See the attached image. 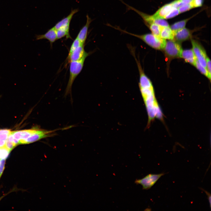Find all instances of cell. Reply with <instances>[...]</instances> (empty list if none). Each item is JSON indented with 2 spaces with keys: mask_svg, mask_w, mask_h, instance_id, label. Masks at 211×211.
Listing matches in <instances>:
<instances>
[{
  "mask_svg": "<svg viewBox=\"0 0 211 211\" xmlns=\"http://www.w3.org/2000/svg\"><path fill=\"white\" fill-rule=\"evenodd\" d=\"M139 87L147 111L148 125L155 118L163 120V113L155 97L153 86Z\"/></svg>",
  "mask_w": 211,
  "mask_h": 211,
  "instance_id": "obj_1",
  "label": "cell"
},
{
  "mask_svg": "<svg viewBox=\"0 0 211 211\" xmlns=\"http://www.w3.org/2000/svg\"><path fill=\"white\" fill-rule=\"evenodd\" d=\"M113 28L122 32L136 37L142 40L150 47L156 50H163L166 45V40L158 38L152 33H147L143 35L133 34L125 30H122L117 27H113Z\"/></svg>",
  "mask_w": 211,
  "mask_h": 211,
  "instance_id": "obj_2",
  "label": "cell"
},
{
  "mask_svg": "<svg viewBox=\"0 0 211 211\" xmlns=\"http://www.w3.org/2000/svg\"><path fill=\"white\" fill-rule=\"evenodd\" d=\"M89 53L85 55L80 60L70 62L69 76L68 84L66 89L65 95L71 93L74 81L82 70L85 60L89 55Z\"/></svg>",
  "mask_w": 211,
  "mask_h": 211,
  "instance_id": "obj_3",
  "label": "cell"
},
{
  "mask_svg": "<svg viewBox=\"0 0 211 211\" xmlns=\"http://www.w3.org/2000/svg\"><path fill=\"white\" fill-rule=\"evenodd\" d=\"M166 57L171 59L176 58H181L183 50L180 43L173 40L166 41L164 48Z\"/></svg>",
  "mask_w": 211,
  "mask_h": 211,
  "instance_id": "obj_4",
  "label": "cell"
},
{
  "mask_svg": "<svg viewBox=\"0 0 211 211\" xmlns=\"http://www.w3.org/2000/svg\"><path fill=\"white\" fill-rule=\"evenodd\" d=\"M191 42L192 50L197 60L202 66L206 68V58L207 56L205 50L197 40L191 39Z\"/></svg>",
  "mask_w": 211,
  "mask_h": 211,
  "instance_id": "obj_5",
  "label": "cell"
},
{
  "mask_svg": "<svg viewBox=\"0 0 211 211\" xmlns=\"http://www.w3.org/2000/svg\"><path fill=\"white\" fill-rule=\"evenodd\" d=\"M164 174V173L158 174H149L141 179L136 180L135 183L141 185L143 189L148 190Z\"/></svg>",
  "mask_w": 211,
  "mask_h": 211,
  "instance_id": "obj_6",
  "label": "cell"
},
{
  "mask_svg": "<svg viewBox=\"0 0 211 211\" xmlns=\"http://www.w3.org/2000/svg\"><path fill=\"white\" fill-rule=\"evenodd\" d=\"M193 30L184 28L174 32L173 40L180 43L190 39L192 35Z\"/></svg>",
  "mask_w": 211,
  "mask_h": 211,
  "instance_id": "obj_7",
  "label": "cell"
},
{
  "mask_svg": "<svg viewBox=\"0 0 211 211\" xmlns=\"http://www.w3.org/2000/svg\"><path fill=\"white\" fill-rule=\"evenodd\" d=\"M88 53L85 51L84 45H81L71 53L68 55L67 57L68 61L70 62H71L79 60Z\"/></svg>",
  "mask_w": 211,
  "mask_h": 211,
  "instance_id": "obj_8",
  "label": "cell"
},
{
  "mask_svg": "<svg viewBox=\"0 0 211 211\" xmlns=\"http://www.w3.org/2000/svg\"><path fill=\"white\" fill-rule=\"evenodd\" d=\"M86 21L85 25L82 28L76 38L82 45H84L86 39L88 28L92 21L91 18L87 14Z\"/></svg>",
  "mask_w": 211,
  "mask_h": 211,
  "instance_id": "obj_9",
  "label": "cell"
},
{
  "mask_svg": "<svg viewBox=\"0 0 211 211\" xmlns=\"http://www.w3.org/2000/svg\"><path fill=\"white\" fill-rule=\"evenodd\" d=\"M36 40L46 39L49 40L51 45L57 40L56 30L54 27L49 30L45 34L37 35L35 36Z\"/></svg>",
  "mask_w": 211,
  "mask_h": 211,
  "instance_id": "obj_10",
  "label": "cell"
},
{
  "mask_svg": "<svg viewBox=\"0 0 211 211\" xmlns=\"http://www.w3.org/2000/svg\"><path fill=\"white\" fill-rule=\"evenodd\" d=\"M78 11V9L72 10L70 13L67 16L58 22L53 27L57 30L62 27L69 26L73 16Z\"/></svg>",
  "mask_w": 211,
  "mask_h": 211,
  "instance_id": "obj_11",
  "label": "cell"
},
{
  "mask_svg": "<svg viewBox=\"0 0 211 211\" xmlns=\"http://www.w3.org/2000/svg\"><path fill=\"white\" fill-rule=\"evenodd\" d=\"M182 58L186 62L195 66L197 60L192 49L183 50Z\"/></svg>",
  "mask_w": 211,
  "mask_h": 211,
  "instance_id": "obj_12",
  "label": "cell"
},
{
  "mask_svg": "<svg viewBox=\"0 0 211 211\" xmlns=\"http://www.w3.org/2000/svg\"><path fill=\"white\" fill-rule=\"evenodd\" d=\"M172 7L171 3L165 4L160 8L153 15L156 17L164 19Z\"/></svg>",
  "mask_w": 211,
  "mask_h": 211,
  "instance_id": "obj_13",
  "label": "cell"
},
{
  "mask_svg": "<svg viewBox=\"0 0 211 211\" xmlns=\"http://www.w3.org/2000/svg\"><path fill=\"white\" fill-rule=\"evenodd\" d=\"M174 33L172 30L170 26H161L160 38L169 40H173Z\"/></svg>",
  "mask_w": 211,
  "mask_h": 211,
  "instance_id": "obj_14",
  "label": "cell"
},
{
  "mask_svg": "<svg viewBox=\"0 0 211 211\" xmlns=\"http://www.w3.org/2000/svg\"><path fill=\"white\" fill-rule=\"evenodd\" d=\"M191 17L176 22L172 24L170 27L174 33L184 28L187 22Z\"/></svg>",
  "mask_w": 211,
  "mask_h": 211,
  "instance_id": "obj_15",
  "label": "cell"
},
{
  "mask_svg": "<svg viewBox=\"0 0 211 211\" xmlns=\"http://www.w3.org/2000/svg\"><path fill=\"white\" fill-rule=\"evenodd\" d=\"M147 26L153 35L158 38H160L161 26L154 23L150 24Z\"/></svg>",
  "mask_w": 211,
  "mask_h": 211,
  "instance_id": "obj_16",
  "label": "cell"
},
{
  "mask_svg": "<svg viewBox=\"0 0 211 211\" xmlns=\"http://www.w3.org/2000/svg\"><path fill=\"white\" fill-rule=\"evenodd\" d=\"M36 129H32L22 130V136L21 139L19 141V144L24 140L29 137L35 131Z\"/></svg>",
  "mask_w": 211,
  "mask_h": 211,
  "instance_id": "obj_17",
  "label": "cell"
},
{
  "mask_svg": "<svg viewBox=\"0 0 211 211\" xmlns=\"http://www.w3.org/2000/svg\"><path fill=\"white\" fill-rule=\"evenodd\" d=\"M195 67L203 74L207 77L210 80L211 76L209 74L206 68L202 66L197 60Z\"/></svg>",
  "mask_w": 211,
  "mask_h": 211,
  "instance_id": "obj_18",
  "label": "cell"
},
{
  "mask_svg": "<svg viewBox=\"0 0 211 211\" xmlns=\"http://www.w3.org/2000/svg\"><path fill=\"white\" fill-rule=\"evenodd\" d=\"M57 39H61L65 36L67 38H71L69 33L62 28H60L56 30Z\"/></svg>",
  "mask_w": 211,
  "mask_h": 211,
  "instance_id": "obj_19",
  "label": "cell"
},
{
  "mask_svg": "<svg viewBox=\"0 0 211 211\" xmlns=\"http://www.w3.org/2000/svg\"><path fill=\"white\" fill-rule=\"evenodd\" d=\"M11 131L8 129H0V140L6 141Z\"/></svg>",
  "mask_w": 211,
  "mask_h": 211,
  "instance_id": "obj_20",
  "label": "cell"
},
{
  "mask_svg": "<svg viewBox=\"0 0 211 211\" xmlns=\"http://www.w3.org/2000/svg\"><path fill=\"white\" fill-rule=\"evenodd\" d=\"M180 13L178 8L173 7L166 16L164 19H170L177 16Z\"/></svg>",
  "mask_w": 211,
  "mask_h": 211,
  "instance_id": "obj_21",
  "label": "cell"
},
{
  "mask_svg": "<svg viewBox=\"0 0 211 211\" xmlns=\"http://www.w3.org/2000/svg\"><path fill=\"white\" fill-rule=\"evenodd\" d=\"M81 45H84L82 44L79 40L76 37L75 39L74 40L71 45L68 55H69L77 47Z\"/></svg>",
  "mask_w": 211,
  "mask_h": 211,
  "instance_id": "obj_22",
  "label": "cell"
},
{
  "mask_svg": "<svg viewBox=\"0 0 211 211\" xmlns=\"http://www.w3.org/2000/svg\"><path fill=\"white\" fill-rule=\"evenodd\" d=\"M10 152L5 147L0 148V159H6Z\"/></svg>",
  "mask_w": 211,
  "mask_h": 211,
  "instance_id": "obj_23",
  "label": "cell"
},
{
  "mask_svg": "<svg viewBox=\"0 0 211 211\" xmlns=\"http://www.w3.org/2000/svg\"><path fill=\"white\" fill-rule=\"evenodd\" d=\"M193 8L190 3L189 4H184L178 9L180 13L186 12Z\"/></svg>",
  "mask_w": 211,
  "mask_h": 211,
  "instance_id": "obj_24",
  "label": "cell"
},
{
  "mask_svg": "<svg viewBox=\"0 0 211 211\" xmlns=\"http://www.w3.org/2000/svg\"><path fill=\"white\" fill-rule=\"evenodd\" d=\"M16 146L13 142L8 139L6 140L5 147L10 152Z\"/></svg>",
  "mask_w": 211,
  "mask_h": 211,
  "instance_id": "obj_25",
  "label": "cell"
},
{
  "mask_svg": "<svg viewBox=\"0 0 211 211\" xmlns=\"http://www.w3.org/2000/svg\"><path fill=\"white\" fill-rule=\"evenodd\" d=\"M22 132V130L11 131V134L14 138L19 141L21 139Z\"/></svg>",
  "mask_w": 211,
  "mask_h": 211,
  "instance_id": "obj_26",
  "label": "cell"
},
{
  "mask_svg": "<svg viewBox=\"0 0 211 211\" xmlns=\"http://www.w3.org/2000/svg\"><path fill=\"white\" fill-rule=\"evenodd\" d=\"M204 0H193L191 4L193 8L201 6L203 3Z\"/></svg>",
  "mask_w": 211,
  "mask_h": 211,
  "instance_id": "obj_27",
  "label": "cell"
},
{
  "mask_svg": "<svg viewBox=\"0 0 211 211\" xmlns=\"http://www.w3.org/2000/svg\"><path fill=\"white\" fill-rule=\"evenodd\" d=\"M171 3L173 7L177 8L184 4L179 0H175Z\"/></svg>",
  "mask_w": 211,
  "mask_h": 211,
  "instance_id": "obj_28",
  "label": "cell"
},
{
  "mask_svg": "<svg viewBox=\"0 0 211 211\" xmlns=\"http://www.w3.org/2000/svg\"><path fill=\"white\" fill-rule=\"evenodd\" d=\"M6 159H2L0 163V178L5 169Z\"/></svg>",
  "mask_w": 211,
  "mask_h": 211,
  "instance_id": "obj_29",
  "label": "cell"
},
{
  "mask_svg": "<svg viewBox=\"0 0 211 211\" xmlns=\"http://www.w3.org/2000/svg\"><path fill=\"white\" fill-rule=\"evenodd\" d=\"M206 68L210 75L211 76V61L209 57L206 58Z\"/></svg>",
  "mask_w": 211,
  "mask_h": 211,
  "instance_id": "obj_30",
  "label": "cell"
},
{
  "mask_svg": "<svg viewBox=\"0 0 211 211\" xmlns=\"http://www.w3.org/2000/svg\"><path fill=\"white\" fill-rule=\"evenodd\" d=\"M200 189L202 190H203V191H204L207 195V198L208 200V201L209 202L210 206V208H211V194L210 193L203 188H201Z\"/></svg>",
  "mask_w": 211,
  "mask_h": 211,
  "instance_id": "obj_31",
  "label": "cell"
},
{
  "mask_svg": "<svg viewBox=\"0 0 211 211\" xmlns=\"http://www.w3.org/2000/svg\"><path fill=\"white\" fill-rule=\"evenodd\" d=\"M182 3L184 4H190L192 2L193 0H179Z\"/></svg>",
  "mask_w": 211,
  "mask_h": 211,
  "instance_id": "obj_32",
  "label": "cell"
},
{
  "mask_svg": "<svg viewBox=\"0 0 211 211\" xmlns=\"http://www.w3.org/2000/svg\"><path fill=\"white\" fill-rule=\"evenodd\" d=\"M6 141L0 140V148L5 147Z\"/></svg>",
  "mask_w": 211,
  "mask_h": 211,
  "instance_id": "obj_33",
  "label": "cell"
},
{
  "mask_svg": "<svg viewBox=\"0 0 211 211\" xmlns=\"http://www.w3.org/2000/svg\"><path fill=\"white\" fill-rule=\"evenodd\" d=\"M14 190H12L11 191H10V192H9L8 193H6V194H5V195H3L2 196L0 197V201H1V200L6 195H7V194H8V193H9L10 192H12V191H14Z\"/></svg>",
  "mask_w": 211,
  "mask_h": 211,
  "instance_id": "obj_34",
  "label": "cell"
},
{
  "mask_svg": "<svg viewBox=\"0 0 211 211\" xmlns=\"http://www.w3.org/2000/svg\"><path fill=\"white\" fill-rule=\"evenodd\" d=\"M0 159H0V161H1Z\"/></svg>",
  "mask_w": 211,
  "mask_h": 211,
  "instance_id": "obj_35",
  "label": "cell"
}]
</instances>
